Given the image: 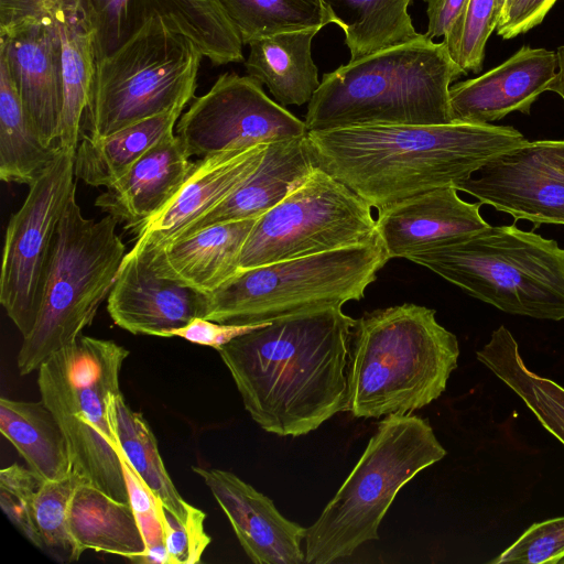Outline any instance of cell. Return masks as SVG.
I'll return each mask as SVG.
<instances>
[{"mask_svg":"<svg viewBox=\"0 0 564 564\" xmlns=\"http://www.w3.org/2000/svg\"><path fill=\"white\" fill-rule=\"evenodd\" d=\"M355 324L343 306L311 310L268 322L218 350L262 430L296 437L349 411Z\"/></svg>","mask_w":564,"mask_h":564,"instance_id":"obj_1","label":"cell"},{"mask_svg":"<svg viewBox=\"0 0 564 564\" xmlns=\"http://www.w3.org/2000/svg\"><path fill=\"white\" fill-rule=\"evenodd\" d=\"M316 166L381 212L403 199L455 186L523 134L492 123L375 124L306 133Z\"/></svg>","mask_w":564,"mask_h":564,"instance_id":"obj_2","label":"cell"},{"mask_svg":"<svg viewBox=\"0 0 564 564\" xmlns=\"http://www.w3.org/2000/svg\"><path fill=\"white\" fill-rule=\"evenodd\" d=\"M466 73L442 41L423 37L349 61L323 76L305 127L452 123L449 88Z\"/></svg>","mask_w":564,"mask_h":564,"instance_id":"obj_3","label":"cell"},{"mask_svg":"<svg viewBox=\"0 0 564 564\" xmlns=\"http://www.w3.org/2000/svg\"><path fill=\"white\" fill-rule=\"evenodd\" d=\"M435 313L404 303L356 319L348 365L349 412L355 417L412 413L445 391L459 346Z\"/></svg>","mask_w":564,"mask_h":564,"instance_id":"obj_4","label":"cell"},{"mask_svg":"<svg viewBox=\"0 0 564 564\" xmlns=\"http://www.w3.org/2000/svg\"><path fill=\"white\" fill-rule=\"evenodd\" d=\"M129 354L115 340L82 334L37 369L41 401L64 432L72 474L122 502L129 497L111 398L121 393Z\"/></svg>","mask_w":564,"mask_h":564,"instance_id":"obj_5","label":"cell"},{"mask_svg":"<svg viewBox=\"0 0 564 564\" xmlns=\"http://www.w3.org/2000/svg\"><path fill=\"white\" fill-rule=\"evenodd\" d=\"M408 260L505 313L564 319V248L533 231L489 226Z\"/></svg>","mask_w":564,"mask_h":564,"instance_id":"obj_6","label":"cell"},{"mask_svg":"<svg viewBox=\"0 0 564 564\" xmlns=\"http://www.w3.org/2000/svg\"><path fill=\"white\" fill-rule=\"evenodd\" d=\"M445 455L427 420L412 413L387 415L318 519L306 528L305 563H334L378 540L399 490Z\"/></svg>","mask_w":564,"mask_h":564,"instance_id":"obj_7","label":"cell"},{"mask_svg":"<svg viewBox=\"0 0 564 564\" xmlns=\"http://www.w3.org/2000/svg\"><path fill=\"white\" fill-rule=\"evenodd\" d=\"M118 224L110 215L86 218L76 192L70 196L53 238L35 324L17 356L21 376L37 370L91 325L128 252Z\"/></svg>","mask_w":564,"mask_h":564,"instance_id":"obj_8","label":"cell"},{"mask_svg":"<svg viewBox=\"0 0 564 564\" xmlns=\"http://www.w3.org/2000/svg\"><path fill=\"white\" fill-rule=\"evenodd\" d=\"M203 57L192 41L163 20H149L119 46L96 59L82 137H107L185 107L194 98Z\"/></svg>","mask_w":564,"mask_h":564,"instance_id":"obj_9","label":"cell"},{"mask_svg":"<svg viewBox=\"0 0 564 564\" xmlns=\"http://www.w3.org/2000/svg\"><path fill=\"white\" fill-rule=\"evenodd\" d=\"M389 260L378 238L364 245L241 269L207 294L203 318L250 325L343 306L362 299Z\"/></svg>","mask_w":564,"mask_h":564,"instance_id":"obj_10","label":"cell"},{"mask_svg":"<svg viewBox=\"0 0 564 564\" xmlns=\"http://www.w3.org/2000/svg\"><path fill=\"white\" fill-rule=\"evenodd\" d=\"M369 206L318 166L260 216L241 251L240 270L364 245L379 238Z\"/></svg>","mask_w":564,"mask_h":564,"instance_id":"obj_11","label":"cell"},{"mask_svg":"<svg viewBox=\"0 0 564 564\" xmlns=\"http://www.w3.org/2000/svg\"><path fill=\"white\" fill-rule=\"evenodd\" d=\"M75 153H59L29 186V193L9 219L0 274V302L25 336L33 328L41 302L43 275L57 225L76 192Z\"/></svg>","mask_w":564,"mask_h":564,"instance_id":"obj_12","label":"cell"},{"mask_svg":"<svg viewBox=\"0 0 564 564\" xmlns=\"http://www.w3.org/2000/svg\"><path fill=\"white\" fill-rule=\"evenodd\" d=\"M186 153L206 156L307 133L305 122L273 101L251 76L225 73L195 97L175 126Z\"/></svg>","mask_w":564,"mask_h":564,"instance_id":"obj_13","label":"cell"},{"mask_svg":"<svg viewBox=\"0 0 564 564\" xmlns=\"http://www.w3.org/2000/svg\"><path fill=\"white\" fill-rule=\"evenodd\" d=\"M454 187L514 220L564 226V140H527Z\"/></svg>","mask_w":564,"mask_h":564,"instance_id":"obj_14","label":"cell"},{"mask_svg":"<svg viewBox=\"0 0 564 564\" xmlns=\"http://www.w3.org/2000/svg\"><path fill=\"white\" fill-rule=\"evenodd\" d=\"M96 59L159 18L214 65L243 61L242 42L219 0H88Z\"/></svg>","mask_w":564,"mask_h":564,"instance_id":"obj_15","label":"cell"},{"mask_svg":"<svg viewBox=\"0 0 564 564\" xmlns=\"http://www.w3.org/2000/svg\"><path fill=\"white\" fill-rule=\"evenodd\" d=\"M20 20L43 24L59 44L64 102L58 147L75 153L96 63L88 0H0V24Z\"/></svg>","mask_w":564,"mask_h":564,"instance_id":"obj_16","label":"cell"},{"mask_svg":"<svg viewBox=\"0 0 564 564\" xmlns=\"http://www.w3.org/2000/svg\"><path fill=\"white\" fill-rule=\"evenodd\" d=\"M0 61L40 138L58 145L64 78L59 44L52 31L31 20L0 24Z\"/></svg>","mask_w":564,"mask_h":564,"instance_id":"obj_17","label":"cell"},{"mask_svg":"<svg viewBox=\"0 0 564 564\" xmlns=\"http://www.w3.org/2000/svg\"><path fill=\"white\" fill-rule=\"evenodd\" d=\"M268 144L226 151L194 162L175 196L135 234L131 254H151L176 241L196 220L237 189L257 169Z\"/></svg>","mask_w":564,"mask_h":564,"instance_id":"obj_18","label":"cell"},{"mask_svg":"<svg viewBox=\"0 0 564 564\" xmlns=\"http://www.w3.org/2000/svg\"><path fill=\"white\" fill-rule=\"evenodd\" d=\"M229 520L247 556L256 564H303L306 528L286 519L273 501L231 471L192 467Z\"/></svg>","mask_w":564,"mask_h":564,"instance_id":"obj_19","label":"cell"},{"mask_svg":"<svg viewBox=\"0 0 564 564\" xmlns=\"http://www.w3.org/2000/svg\"><path fill=\"white\" fill-rule=\"evenodd\" d=\"M556 70L554 51L523 45L482 75L451 86L452 120L485 124L514 111L530 115L532 105L547 91Z\"/></svg>","mask_w":564,"mask_h":564,"instance_id":"obj_20","label":"cell"},{"mask_svg":"<svg viewBox=\"0 0 564 564\" xmlns=\"http://www.w3.org/2000/svg\"><path fill=\"white\" fill-rule=\"evenodd\" d=\"M207 294L154 273L139 254H126L107 297L113 323L134 335L164 337L204 317Z\"/></svg>","mask_w":564,"mask_h":564,"instance_id":"obj_21","label":"cell"},{"mask_svg":"<svg viewBox=\"0 0 564 564\" xmlns=\"http://www.w3.org/2000/svg\"><path fill=\"white\" fill-rule=\"evenodd\" d=\"M481 205L463 200L454 186L435 188L378 212L377 234L390 259L408 260L489 227L480 215Z\"/></svg>","mask_w":564,"mask_h":564,"instance_id":"obj_22","label":"cell"},{"mask_svg":"<svg viewBox=\"0 0 564 564\" xmlns=\"http://www.w3.org/2000/svg\"><path fill=\"white\" fill-rule=\"evenodd\" d=\"M193 166L181 140L172 133L100 194L95 205L137 232L175 196Z\"/></svg>","mask_w":564,"mask_h":564,"instance_id":"obj_23","label":"cell"},{"mask_svg":"<svg viewBox=\"0 0 564 564\" xmlns=\"http://www.w3.org/2000/svg\"><path fill=\"white\" fill-rule=\"evenodd\" d=\"M315 166L306 134L268 144L253 173L215 208L186 228L176 241L213 225L259 218L299 187Z\"/></svg>","mask_w":564,"mask_h":564,"instance_id":"obj_24","label":"cell"},{"mask_svg":"<svg viewBox=\"0 0 564 564\" xmlns=\"http://www.w3.org/2000/svg\"><path fill=\"white\" fill-rule=\"evenodd\" d=\"M257 219L213 225L154 253L139 256L155 274L209 294L240 270L241 251Z\"/></svg>","mask_w":564,"mask_h":564,"instance_id":"obj_25","label":"cell"},{"mask_svg":"<svg viewBox=\"0 0 564 564\" xmlns=\"http://www.w3.org/2000/svg\"><path fill=\"white\" fill-rule=\"evenodd\" d=\"M68 528L80 555L94 550L135 563L147 550L131 505L82 480L69 501Z\"/></svg>","mask_w":564,"mask_h":564,"instance_id":"obj_26","label":"cell"},{"mask_svg":"<svg viewBox=\"0 0 564 564\" xmlns=\"http://www.w3.org/2000/svg\"><path fill=\"white\" fill-rule=\"evenodd\" d=\"M319 30H302L251 41L247 74L265 85L282 106L308 104L321 82L312 57V40Z\"/></svg>","mask_w":564,"mask_h":564,"instance_id":"obj_27","label":"cell"},{"mask_svg":"<svg viewBox=\"0 0 564 564\" xmlns=\"http://www.w3.org/2000/svg\"><path fill=\"white\" fill-rule=\"evenodd\" d=\"M184 108L176 107L107 137H82L74 158L75 177L108 188L150 149L174 133Z\"/></svg>","mask_w":564,"mask_h":564,"instance_id":"obj_28","label":"cell"},{"mask_svg":"<svg viewBox=\"0 0 564 564\" xmlns=\"http://www.w3.org/2000/svg\"><path fill=\"white\" fill-rule=\"evenodd\" d=\"M0 432L43 480L72 475L68 444L57 420L42 402L0 399Z\"/></svg>","mask_w":564,"mask_h":564,"instance_id":"obj_29","label":"cell"},{"mask_svg":"<svg viewBox=\"0 0 564 564\" xmlns=\"http://www.w3.org/2000/svg\"><path fill=\"white\" fill-rule=\"evenodd\" d=\"M412 0H321L345 34L350 59L423 37L408 12Z\"/></svg>","mask_w":564,"mask_h":564,"instance_id":"obj_30","label":"cell"},{"mask_svg":"<svg viewBox=\"0 0 564 564\" xmlns=\"http://www.w3.org/2000/svg\"><path fill=\"white\" fill-rule=\"evenodd\" d=\"M478 361L514 391L539 422L564 445V388L529 370L512 334L503 326L476 351Z\"/></svg>","mask_w":564,"mask_h":564,"instance_id":"obj_31","label":"cell"},{"mask_svg":"<svg viewBox=\"0 0 564 564\" xmlns=\"http://www.w3.org/2000/svg\"><path fill=\"white\" fill-rule=\"evenodd\" d=\"M33 128L7 65L0 61V178L31 186L59 153Z\"/></svg>","mask_w":564,"mask_h":564,"instance_id":"obj_32","label":"cell"},{"mask_svg":"<svg viewBox=\"0 0 564 564\" xmlns=\"http://www.w3.org/2000/svg\"><path fill=\"white\" fill-rule=\"evenodd\" d=\"M111 408L126 457L161 503L180 519H185L195 506L185 501L174 486L149 423L142 413L126 403L122 393L111 398Z\"/></svg>","mask_w":564,"mask_h":564,"instance_id":"obj_33","label":"cell"},{"mask_svg":"<svg viewBox=\"0 0 564 564\" xmlns=\"http://www.w3.org/2000/svg\"><path fill=\"white\" fill-rule=\"evenodd\" d=\"M242 44L330 23L321 0H219Z\"/></svg>","mask_w":564,"mask_h":564,"instance_id":"obj_34","label":"cell"},{"mask_svg":"<svg viewBox=\"0 0 564 564\" xmlns=\"http://www.w3.org/2000/svg\"><path fill=\"white\" fill-rule=\"evenodd\" d=\"M79 481L73 474L61 480H44L34 502L39 549L59 563L76 562L82 556L68 528V506Z\"/></svg>","mask_w":564,"mask_h":564,"instance_id":"obj_35","label":"cell"},{"mask_svg":"<svg viewBox=\"0 0 564 564\" xmlns=\"http://www.w3.org/2000/svg\"><path fill=\"white\" fill-rule=\"evenodd\" d=\"M497 23V0H468L444 36L451 57L466 74L482 69L486 44Z\"/></svg>","mask_w":564,"mask_h":564,"instance_id":"obj_36","label":"cell"},{"mask_svg":"<svg viewBox=\"0 0 564 564\" xmlns=\"http://www.w3.org/2000/svg\"><path fill=\"white\" fill-rule=\"evenodd\" d=\"M43 482L31 468L18 464L0 470V507L15 529L36 547L39 536L34 522V502Z\"/></svg>","mask_w":564,"mask_h":564,"instance_id":"obj_37","label":"cell"},{"mask_svg":"<svg viewBox=\"0 0 564 564\" xmlns=\"http://www.w3.org/2000/svg\"><path fill=\"white\" fill-rule=\"evenodd\" d=\"M564 558V517L536 522L489 563L556 564Z\"/></svg>","mask_w":564,"mask_h":564,"instance_id":"obj_38","label":"cell"},{"mask_svg":"<svg viewBox=\"0 0 564 564\" xmlns=\"http://www.w3.org/2000/svg\"><path fill=\"white\" fill-rule=\"evenodd\" d=\"M206 513L194 507L185 519H180L162 506L164 541L170 564H196L212 542L204 522Z\"/></svg>","mask_w":564,"mask_h":564,"instance_id":"obj_39","label":"cell"},{"mask_svg":"<svg viewBox=\"0 0 564 564\" xmlns=\"http://www.w3.org/2000/svg\"><path fill=\"white\" fill-rule=\"evenodd\" d=\"M118 455L126 479L129 503L135 514L147 547L165 543L162 523L163 505L134 470L123 449H120Z\"/></svg>","mask_w":564,"mask_h":564,"instance_id":"obj_40","label":"cell"},{"mask_svg":"<svg viewBox=\"0 0 564 564\" xmlns=\"http://www.w3.org/2000/svg\"><path fill=\"white\" fill-rule=\"evenodd\" d=\"M263 324L265 323L234 325L195 317L185 326L166 332L164 337H181L193 344L208 346L218 351L234 338L249 333Z\"/></svg>","mask_w":564,"mask_h":564,"instance_id":"obj_41","label":"cell"},{"mask_svg":"<svg viewBox=\"0 0 564 564\" xmlns=\"http://www.w3.org/2000/svg\"><path fill=\"white\" fill-rule=\"evenodd\" d=\"M556 0H507L496 32L503 40L524 34L539 25Z\"/></svg>","mask_w":564,"mask_h":564,"instance_id":"obj_42","label":"cell"},{"mask_svg":"<svg viewBox=\"0 0 564 564\" xmlns=\"http://www.w3.org/2000/svg\"><path fill=\"white\" fill-rule=\"evenodd\" d=\"M429 19L424 35L433 40L446 36L468 0H424Z\"/></svg>","mask_w":564,"mask_h":564,"instance_id":"obj_43","label":"cell"},{"mask_svg":"<svg viewBox=\"0 0 564 564\" xmlns=\"http://www.w3.org/2000/svg\"><path fill=\"white\" fill-rule=\"evenodd\" d=\"M135 563L143 564H170L165 543L148 546L144 554Z\"/></svg>","mask_w":564,"mask_h":564,"instance_id":"obj_44","label":"cell"},{"mask_svg":"<svg viewBox=\"0 0 564 564\" xmlns=\"http://www.w3.org/2000/svg\"><path fill=\"white\" fill-rule=\"evenodd\" d=\"M557 58V70L547 91L557 94L564 104V44L555 51Z\"/></svg>","mask_w":564,"mask_h":564,"instance_id":"obj_45","label":"cell"},{"mask_svg":"<svg viewBox=\"0 0 564 564\" xmlns=\"http://www.w3.org/2000/svg\"><path fill=\"white\" fill-rule=\"evenodd\" d=\"M506 1L507 0H497V17H498V21H499L500 17H501L503 7L506 4Z\"/></svg>","mask_w":564,"mask_h":564,"instance_id":"obj_46","label":"cell"},{"mask_svg":"<svg viewBox=\"0 0 564 564\" xmlns=\"http://www.w3.org/2000/svg\"><path fill=\"white\" fill-rule=\"evenodd\" d=\"M561 562H563V563H564V558H563Z\"/></svg>","mask_w":564,"mask_h":564,"instance_id":"obj_47","label":"cell"}]
</instances>
